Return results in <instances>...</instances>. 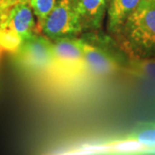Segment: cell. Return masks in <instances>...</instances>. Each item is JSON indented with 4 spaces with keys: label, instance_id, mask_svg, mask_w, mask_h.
Here are the masks:
<instances>
[{
    "label": "cell",
    "instance_id": "6da1fadb",
    "mask_svg": "<svg viewBox=\"0 0 155 155\" xmlns=\"http://www.w3.org/2000/svg\"><path fill=\"white\" fill-rule=\"evenodd\" d=\"M115 36L130 57H154V0H142Z\"/></svg>",
    "mask_w": 155,
    "mask_h": 155
},
{
    "label": "cell",
    "instance_id": "3957f363",
    "mask_svg": "<svg viewBox=\"0 0 155 155\" xmlns=\"http://www.w3.org/2000/svg\"><path fill=\"white\" fill-rule=\"evenodd\" d=\"M77 38H62L52 41L54 81H72L88 76L83 52Z\"/></svg>",
    "mask_w": 155,
    "mask_h": 155
},
{
    "label": "cell",
    "instance_id": "9a60e30c",
    "mask_svg": "<svg viewBox=\"0 0 155 155\" xmlns=\"http://www.w3.org/2000/svg\"><path fill=\"white\" fill-rule=\"evenodd\" d=\"M0 22H1V8H0Z\"/></svg>",
    "mask_w": 155,
    "mask_h": 155
},
{
    "label": "cell",
    "instance_id": "8fae6325",
    "mask_svg": "<svg viewBox=\"0 0 155 155\" xmlns=\"http://www.w3.org/2000/svg\"><path fill=\"white\" fill-rule=\"evenodd\" d=\"M22 37L14 30L0 26V55L2 53L15 54L22 44Z\"/></svg>",
    "mask_w": 155,
    "mask_h": 155
},
{
    "label": "cell",
    "instance_id": "52a82bcc",
    "mask_svg": "<svg viewBox=\"0 0 155 155\" xmlns=\"http://www.w3.org/2000/svg\"><path fill=\"white\" fill-rule=\"evenodd\" d=\"M82 33L98 30L105 15L108 0H72Z\"/></svg>",
    "mask_w": 155,
    "mask_h": 155
},
{
    "label": "cell",
    "instance_id": "8992f818",
    "mask_svg": "<svg viewBox=\"0 0 155 155\" xmlns=\"http://www.w3.org/2000/svg\"><path fill=\"white\" fill-rule=\"evenodd\" d=\"M28 2L16 1L9 8L1 11L0 26L17 32L22 41L36 33V22Z\"/></svg>",
    "mask_w": 155,
    "mask_h": 155
},
{
    "label": "cell",
    "instance_id": "5bb4252c",
    "mask_svg": "<svg viewBox=\"0 0 155 155\" xmlns=\"http://www.w3.org/2000/svg\"><path fill=\"white\" fill-rule=\"evenodd\" d=\"M17 1H22V2H28L29 0H17Z\"/></svg>",
    "mask_w": 155,
    "mask_h": 155
},
{
    "label": "cell",
    "instance_id": "7c38bea8",
    "mask_svg": "<svg viewBox=\"0 0 155 155\" xmlns=\"http://www.w3.org/2000/svg\"><path fill=\"white\" fill-rule=\"evenodd\" d=\"M57 0H29L28 4L33 11L35 17L37 19V27L41 31V28L45 19L48 16L54 7Z\"/></svg>",
    "mask_w": 155,
    "mask_h": 155
},
{
    "label": "cell",
    "instance_id": "2e32d148",
    "mask_svg": "<svg viewBox=\"0 0 155 155\" xmlns=\"http://www.w3.org/2000/svg\"><path fill=\"white\" fill-rule=\"evenodd\" d=\"M154 1H155V0H154Z\"/></svg>",
    "mask_w": 155,
    "mask_h": 155
},
{
    "label": "cell",
    "instance_id": "277c9868",
    "mask_svg": "<svg viewBox=\"0 0 155 155\" xmlns=\"http://www.w3.org/2000/svg\"><path fill=\"white\" fill-rule=\"evenodd\" d=\"M41 31L51 41L76 38L82 34L73 1L57 0L54 7L45 19Z\"/></svg>",
    "mask_w": 155,
    "mask_h": 155
},
{
    "label": "cell",
    "instance_id": "7a4b0ae2",
    "mask_svg": "<svg viewBox=\"0 0 155 155\" xmlns=\"http://www.w3.org/2000/svg\"><path fill=\"white\" fill-rule=\"evenodd\" d=\"M17 64L29 74L54 81L53 42L37 32L23 40L14 54Z\"/></svg>",
    "mask_w": 155,
    "mask_h": 155
},
{
    "label": "cell",
    "instance_id": "30bf717a",
    "mask_svg": "<svg viewBox=\"0 0 155 155\" xmlns=\"http://www.w3.org/2000/svg\"><path fill=\"white\" fill-rule=\"evenodd\" d=\"M123 137L155 148V122H140Z\"/></svg>",
    "mask_w": 155,
    "mask_h": 155
},
{
    "label": "cell",
    "instance_id": "5b68a950",
    "mask_svg": "<svg viewBox=\"0 0 155 155\" xmlns=\"http://www.w3.org/2000/svg\"><path fill=\"white\" fill-rule=\"evenodd\" d=\"M77 40L83 52L88 76L108 78L124 70V67L110 50L85 38Z\"/></svg>",
    "mask_w": 155,
    "mask_h": 155
},
{
    "label": "cell",
    "instance_id": "ba28073f",
    "mask_svg": "<svg viewBox=\"0 0 155 155\" xmlns=\"http://www.w3.org/2000/svg\"><path fill=\"white\" fill-rule=\"evenodd\" d=\"M142 0H110L108 8V29L114 35L135 11Z\"/></svg>",
    "mask_w": 155,
    "mask_h": 155
},
{
    "label": "cell",
    "instance_id": "4fadbf2b",
    "mask_svg": "<svg viewBox=\"0 0 155 155\" xmlns=\"http://www.w3.org/2000/svg\"><path fill=\"white\" fill-rule=\"evenodd\" d=\"M17 0H0V8L2 10H5L9 8L11 5H13Z\"/></svg>",
    "mask_w": 155,
    "mask_h": 155
},
{
    "label": "cell",
    "instance_id": "9c48e42d",
    "mask_svg": "<svg viewBox=\"0 0 155 155\" xmlns=\"http://www.w3.org/2000/svg\"><path fill=\"white\" fill-rule=\"evenodd\" d=\"M123 71L135 77L155 80V57H131Z\"/></svg>",
    "mask_w": 155,
    "mask_h": 155
}]
</instances>
